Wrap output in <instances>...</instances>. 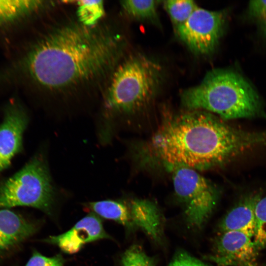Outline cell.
<instances>
[{"mask_svg":"<svg viewBox=\"0 0 266 266\" xmlns=\"http://www.w3.org/2000/svg\"><path fill=\"white\" fill-rule=\"evenodd\" d=\"M189 110L166 120L152 139L153 155L166 168L207 169L266 144V131L243 130L208 112Z\"/></svg>","mask_w":266,"mask_h":266,"instance_id":"1","label":"cell"},{"mask_svg":"<svg viewBox=\"0 0 266 266\" xmlns=\"http://www.w3.org/2000/svg\"><path fill=\"white\" fill-rule=\"evenodd\" d=\"M121 43L94 27L68 25L54 31L32 49L27 65L34 80L48 89H66L92 80L116 62Z\"/></svg>","mask_w":266,"mask_h":266,"instance_id":"2","label":"cell"},{"mask_svg":"<svg viewBox=\"0 0 266 266\" xmlns=\"http://www.w3.org/2000/svg\"><path fill=\"white\" fill-rule=\"evenodd\" d=\"M181 100L189 110L212 112L225 120L266 118L262 100L254 88L231 69L209 71L199 84L183 91Z\"/></svg>","mask_w":266,"mask_h":266,"instance_id":"3","label":"cell"},{"mask_svg":"<svg viewBox=\"0 0 266 266\" xmlns=\"http://www.w3.org/2000/svg\"><path fill=\"white\" fill-rule=\"evenodd\" d=\"M163 79L162 68L147 56L137 54L129 57L116 68L105 102L106 121L114 114L130 113L147 105L155 97Z\"/></svg>","mask_w":266,"mask_h":266,"instance_id":"4","label":"cell"},{"mask_svg":"<svg viewBox=\"0 0 266 266\" xmlns=\"http://www.w3.org/2000/svg\"><path fill=\"white\" fill-rule=\"evenodd\" d=\"M55 198V191L47 162L41 154L0 184L1 208L29 206L50 215Z\"/></svg>","mask_w":266,"mask_h":266,"instance_id":"5","label":"cell"},{"mask_svg":"<svg viewBox=\"0 0 266 266\" xmlns=\"http://www.w3.org/2000/svg\"><path fill=\"white\" fill-rule=\"evenodd\" d=\"M167 168L172 173L175 193L182 205L188 224L201 229L216 205L217 189L195 169L180 166Z\"/></svg>","mask_w":266,"mask_h":266,"instance_id":"6","label":"cell"},{"mask_svg":"<svg viewBox=\"0 0 266 266\" xmlns=\"http://www.w3.org/2000/svg\"><path fill=\"white\" fill-rule=\"evenodd\" d=\"M227 12L198 7L188 20L175 29L180 39L193 52L206 55L217 47L227 25Z\"/></svg>","mask_w":266,"mask_h":266,"instance_id":"7","label":"cell"},{"mask_svg":"<svg viewBox=\"0 0 266 266\" xmlns=\"http://www.w3.org/2000/svg\"><path fill=\"white\" fill-rule=\"evenodd\" d=\"M253 238L239 232L221 233L206 259L219 266H259L260 251Z\"/></svg>","mask_w":266,"mask_h":266,"instance_id":"8","label":"cell"},{"mask_svg":"<svg viewBox=\"0 0 266 266\" xmlns=\"http://www.w3.org/2000/svg\"><path fill=\"white\" fill-rule=\"evenodd\" d=\"M111 238L104 231L99 217L90 213L78 221L70 230L60 235L50 236L45 242L56 245L66 254L78 252L87 243Z\"/></svg>","mask_w":266,"mask_h":266,"instance_id":"9","label":"cell"},{"mask_svg":"<svg viewBox=\"0 0 266 266\" xmlns=\"http://www.w3.org/2000/svg\"><path fill=\"white\" fill-rule=\"evenodd\" d=\"M27 123V117L21 107L16 104L8 107L0 124V172L10 165L13 158L21 150Z\"/></svg>","mask_w":266,"mask_h":266,"instance_id":"10","label":"cell"},{"mask_svg":"<svg viewBox=\"0 0 266 266\" xmlns=\"http://www.w3.org/2000/svg\"><path fill=\"white\" fill-rule=\"evenodd\" d=\"M37 230V226L33 221L10 209H0V263Z\"/></svg>","mask_w":266,"mask_h":266,"instance_id":"11","label":"cell"},{"mask_svg":"<svg viewBox=\"0 0 266 266\" xmlns=\"http://www.w3.org/2000/svg\"><path fill=\"white\" fill-rule=\"evenodd\" d=\"M262 195V191H254L243 196L221 221V233L239 232L253 238L256 227L255 207Z\"/></svg>","mask_w":266,"mask_h":266,"instance_id":"12","label":"cell"},{"mask_svg":"<svg viewBox=\"0 0 266 266\" xmlns=\"http://www.w3.org/2000/svg\"><path fill=\"white\" fill-rule=\"evenodd\" d=\"M86 206L93 213L105 219L114 221L133 230L129 204L124 201L104 200L89 202Z\"/></svg>","mask_w":266,"mask_h":266,"instance_id":"13","label":"cell"},{"mask_svg":"<svg viewBox=\"0 0 266 266\" xmlns=\"http://www.w3.org/2000/svg\"><path fill=\"white\" fill-rule=\"evenodd\" d=\"M121 3L124 11L135 19L154 23L158 20L156 0H128L122 1Z\"/></svg>","mask_w":266,"mask_h":266,"instance_id":"14","label":"cell"},{"mask_svg":"<svg viewBox=\"0 0 266 266\" xmlns=\"http://www.w3.org/2000/svg\"><path fill=\"white\" fill-rule=\"evenodd\" d=\"M40 0H0V23L13 20L43 5Z\"/></svg>","mask_w":266,"mask_h":266,"instance_id":"15","label":"cell"},{"mask_svg":"<svg viewBox=\"0 0 266 266\" xmlns=\"http://www.w3.org/2000/svg\"><path fill=\"white\" fill-rule=\"evenodd\" d=\"M164 6L175 29L184 24L198 7L194 1L188 0H166Z\"/></svg>","mask_w":266,"mask_h":266,"instance_id":"16","label":"cell"},{"mask_svg":"<svg viewBox=\"0 0 266 266\" xmlns=\"http://www.w3.org/2000/svg\"><path fill=\"white\" fill-rule=\"evenodd\" d=\"M77 14L82 25L94 27L104 14L101 0H79L77 1Z\"/></svg>","mask_w":266,"mask_h":266,"instance_id":"17","label":"cell"},{"mask_svg":"<svg viewBox=\"0 0 266 266\" xmlns=\"http://www.w3.org/2000/svg\"><path fill=\"white\" fill-rule=\"evenodd\" d=\"M255 220L253 240L261 250L266 248V197H262L256 204Z\"/></svg>","mask_w":266,"mask_h":266,"instance_id":"18","label":"cell"},{"mask_svg":"<svg viewBox=\"0 0 266 266\" xmlns=\"http://www.w3.org/2000/svg\"><path fill=\"white\" fill-rule=\"evenodd\" d=\"M120 266H155V263L139 245L135 244L123 253Z\"/></svg>","mask_w":266,"mask_h":266,"instance_id":"19","label":"cell"},{"mask_svg":"<svg viewBox=\"0 0 266 266\" xmlns=\"http://www.w3.org/2000/svg\"><path fill=\"white\" fill-rule=\"evenodd\" d=\"M65 260L61 254L47 257L37 251H34L24 266H64Z\"/></svg>","mask_w":266,"mask_h":266,"instance_id":"20","label":"cell"},{"mask_svg":"<svg viewBox=\"0 0 266 266\" xmlns=\"http://www.w3.org/2000/svg\"><path fill=\"white\" fill-rule=\"evenodd\" d=\"M249 15L261 23L266 35V0H251L248 5Z\"/></svg>","mask_w":266,"mask_h":266,"instance_id":"21","label":"cell"},{"mask_svg":"<svg viewBox=\"0 0 266 266\" xmlns=\"http://www.w3.org/2000/svg\"><path fill=\"white\" fill-rule=\"evenodd\" d=\"M168 266H212L184 251L177 252Z\"/></svg>","mask_w":266,"mask_h":266,"instance_id":"22","label":"cell"}]
</instances>
